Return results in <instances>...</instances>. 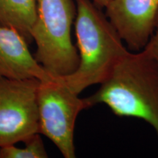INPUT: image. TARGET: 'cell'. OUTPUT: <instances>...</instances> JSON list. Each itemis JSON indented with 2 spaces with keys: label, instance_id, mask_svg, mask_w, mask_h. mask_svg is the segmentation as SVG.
Segmentation results:
<instances>
[{
  "label": "cell",
  "instance_id": "obj_1",
  "mask_svg": "<svg viewBox=\"0 0 158 158\" xmlns=\"http://www.w3.org/2000/svg\"><path fill=\"white\" fill-rule=\"evenodd\" d=\"M75 1L79 64L73 73L59 77L79 94L89 86L106 81L129 51L102 8L92 0Z\"/></svg>",
  "mask_w": 158,
  "mask_h": 158
},
{
  "label": "cell",
  "instance_id": "obj_2",
  "mask_svg": "<svg viewBox=\"0 0 158 158\" xmlns=\"http://www.w3.org/2000/svg\"><path fill=\"white\" fill-rule=\"evenodd\" d=\"M89 108L103 103L115 115L141 118L158 137V63L143 50L129 51L95 93Z\"/></svg>",
  "mask_w": 158,
  "mask_h": 158
},
{
  "label": "cell",
  "instance_id": "obj_3",
  "mask_svg": "<svg viewBox=\"0 0 158 158\" xmlns=\"http://www.w3.org/2000/svg\"><path fill=\"white\" fill-rule=\"evenodd\" d=\"M76 13L73 0H37L31 31L37 45L35 59L53 76L71 74L78 66V52L71 37Z\"/></svg>",
  "mask_w": 158,
  "mask_h": 158
},
{
  "label": "cell",
  "instance_id": "obj_4",
  "mask_svg": "<svg viewBox=\"0 0 158 158\" xmlns=\"http://www.w3.org/2000/svg\"><path fill=\"white\" fill-rule=\"evenodd\" d=\"M59 76L40 81L37 93L40 134L54 143L65 158L76 157L74 130L80 112L89 108Z\"/></svg>",
  "mask_w": 158,
  "mask_h": 158
},
{
  "label": "cell",
  "instance_id": "obj_5",
  "mask_svg": "<svg viewBox=\"0 0 158 158\" xmlns=\"http://www.w3.org/2000/svg\"><path fill=\"white\" fill-rule=\"evenodd\" d=\"M37 79L0 77V147L24 142L40 133Z\"/></svg>",
  "mask_w": 158,
  "mask_h": 158
},
{
  "label": "cell",
  "instance_id": "obj_6",
  "mask_svg": "<svg viewBox=\"0 0 158 158\" xmlns=\"http://www.w3.org/2000/svg\"><path fill=\"white\" fill-rule=\"evenodd\" d=\"M105 8L130 50H143L155 29L158 0H111Z\"/></svg>",
  "mask_w": 158,
  "mask_h": 158
},
{
  "label": "cell",
  "instance_id": "obj_7",
  "mask_svg": "<svg viewBox=\"0 0 158 158\" xmlns=\"http://www.w3.org/2000/svg\"><path fill=\"white\" fill-rule=\"evenodd\" d=\"M27 40L15 29L0 25V77L15 80L51 79L53 76L31 55Z\"/></svg>",
  "mask_w": 158,
  "mask_h": 158
},
{
  "label": "cell",
  "instance_id": "obj_8",
  "mask_svg": "<svg viewBox=\"0 0 158 158\" xmlns=\"http://www.w3.org/2000/svg\"><path fill=\"white\" fill-rule=\"evenodd\" d=\"M37 15V0H0V25L14 28L26 39L31 31Z\"/></svg>",
  "mask_w": 158,
  "mask_h": 158
},
{
  "label": "cell",
  "instance_id": "obj_9",
  "mask_svg": "<svg viewBox=\"0 0 158 158\" xmlns=\"http://www.w3.org/2000/svg\"><path fill=\"white\" fill-rule=\"evenodd\" d=\"M23 148L16 147L15 144L0 147V158H46L48 154L45 149L40 133L35 134L24 141Z\"/></svg>",
  "mask_w": 158,
  "mask_h": 158
},
{
  "label": "cell",
  "instance_id": "obj_10",
  "mask_svg": "<svg viewBox=\"0 0 158 158\" xmlns=\"http://www.w3.org/2000/svg\"><path fill=\"white\" fill-rule=\"evenodd\" d=\"M143 50L158 63V12L156 16L153 33Z\"/></svg>",
  "mask_w": 158,
  "mask_h": 158
},
{
  "label": "cell",
  "instance_id": "obj_11",
  "mask_svg": "<svg viewBox=\"0 0 158 158\" xmlns=\"http://www.w3.org/2000/svg\"><path fill=\"white\" fill-rule=\"evenodd\" d=\"M98 7L100 8H105L111 0H92Z\"/></svg>",
  "mask_w": 158,
  "mask_h": 158
}]
</instances>
